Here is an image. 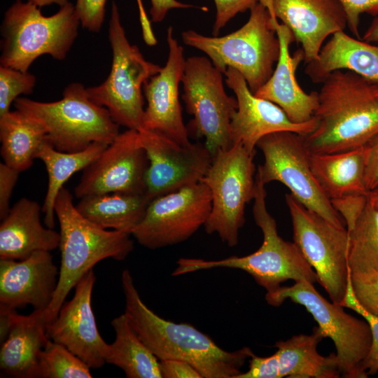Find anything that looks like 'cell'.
Returning <instances> with one entry per match:
<instances>
[{"label":"cell","mask_w":378,"mask_h":378,"mask_svg":"<svg viewBox=\"0 0 378 378\" xmlns=\"http://www.w3.org/2000/svg\"><path fill=\"white\" fill-rule=\"evenodd\" d=\"M125 314L144 344L159 359H178L191 364L202 378H236L254 354L250 347L234 351L223 349L193 326L166 320L141 300L130 272L121 274Z\"/></svg>","instance_id":"6da1fadb"},{"label":"cell","mask_w":378,"mask_h":378,"mask_svg":"<svg viewBox=\"0 0 378 378\" xmlns=\"http://www.w3.org/2000/svg\"><path fill=\"white\" fill-rule=\"evenodd\" d=\"M321 84L314 114L317 126L302 136L310 153L357 148L378 133V81L342 69Z\"/></svg>","instance_id":"7a4b0ae2"},{"label":"cell","mask_w":378,"mask_h":378,"mask_svg":"<svg viewBox=\"0 0 378 378\" xmlns=\"http://www.w3.org/2000/svg\"><path fill=\"white\" fill-rule=\"evenodd\" d=\"M55 212L60 229L61 265L52 300L43 311L46 324L57 316L69 293L96 264L109 258L122 260L134 249L130 233L104 229L87 219L64 187L56 198Z\"/></svg>","instance_id":"3957f363"},{"label":"cell","mask_w":378,"mask_h":378,"mask_svg":"<svg viewBox=\"0 0 378 378\" xmlns=\"http://www.w3.org/2000/svg\"><path fill=\"white\" fill-rule=\"evenodd\" d=\"M265 186L255 176L253 215L263 235L262 244L257 251L245 256L216 260L182 258L178 260L172 275L219 267L237 269L250 274L267 293L275 291L288 280L316 282V274L298 244L279 235L276 220L267 209Z\"/></svg>","instance_id":"277c9868"},{"label":"cell","mask_w":378,"mask_h":378,"mask_svg":"<svg viewBox=\"0 0 378 378\" xmlns=\"http://www.w3.org/2000/svg\"><path fill=\"white\" fill-rule=\"evenodd\" d=\"M79 18L70 1L45 16L40 7L16 0L6 10L1 26L0 64L28 71L38 57L66 58L77 36Z\"/></svg>","instance_id":"5b68a950"},{"label":"cell","mask_w":378,"mask_h":378,"mask_svg":"<svg viewBox=\"0 0 378 378\" xmlns=\"http://www.w3.org/2000/svg\"><path fill=\"white\" fill-rule=\"evenodd\" d=\"M240 29L223 36H207L193 30L182 32L183 43L206 54L223 74L227 68L238 71L254 94L271 77L280 53L272 16L258 2Z\"/></svg>","instance_id":"8992f818"},{"label":"cell","mask_w":378,"mask_h":378,"mask_svg":"<svg viewBox=\"0 0 378 378\" xmlns=\"http://www.w3.org/2000/svg\"><path fill=\"white\" fill-rule=\"evenodd\" d=\"M14 106L38 122L46 130L48 141L59 151L83 150L94 142L110 144L120 133L119 125L107 109L93 102L80 83L68 85L58 101L42 102L18 97Z\"/></svg>","instance_id":"52a82bcc"},{"label":"cell","mask_w":378,"mask_h":378,"mask_svg":"<svg viewBox=\"0 0 378 378\" xmlns=\"http://www.w3.org/2000/svg\"><path fill=\"white\" fill-rule=\"evenodd\" d=\"M108 40L112 50L110 73L100 85L86 88L87 94L106 108L119 126L138 130L144 113V84L162 67L146 60L138 47L130 43L115 0L108 22Z\"/></svg>","instance_id":"ba28073f"},{"label":"cell","mask_w":378,"mask_h":378,"mask_svg":"<svg viewBox=\"0 0 378 378\" xmlns=\"http://www.w3.org/2000/svg\"><path fill=\"white\" fill-rule=\"evenodd\" d=\"M241 143L220 149L201 181L209 188L211 209L204 227L207 234L216 233L228 246L239 241V230L245 223L246 205L254 198L255 176L253 158Z\"/></svg>","instance_id":"9c48e42d"},{"label":"cell","mask_w":378,"mask_h":378,"mask_svg":"<svg viewBox=\"0 0 378 378\" xmlns=\"http://www.w3.org/2000/svg\"><path fill=\"white\" fill-rule=\"evenodd\" d=\"M287 299L303 306L316 321L324 337L333 342L342 377H368L362 370V364L370 349L372 333L364 318H356L346 313L342 305L329 302L307 281L281 286L265 295L267 302L274 307Z\"/></svg>","instance_id":"30bf717a"},{"label":"cell","mask_w":378,"mask_h":378,"mask_svg":"<svg viewBox=\"0 0 378 378\" xmlns=\"http://www.w3.org/2000/svg\"><path fill=\"white\" fill-rule=\"evenodd\" d=\"M285 198L293 224V241L315 271L317 282L331 301L340 304L346 295L349 278L346 228L309 209L290 193Z\"/></svg>","instance_id":"8fae6325"},{"label":"cell","mask_w":378,"mask_h":378,"mask_svg":"<svg viewBox=\"0 0 378 378\" xmlns=\"http://www.w3.org/2000/svg\"><path fill=\"white\" fill-rule=\"evenodd\" d=\"M181 82L187 112L193 115L186 126L189 136L204 138L213 156L220 149L230 148V120L237 102L226 93L223 73L210 59L193 56L186 59Z\"/></svg>","instance_id":"7c38bea8"},{"label":"cell","mask_w":378,"mask_h":378,"mask_svg":"<svg viewBox=\"0 0 378 378\" xmlns=\"http://www.w3.org/2000/svg\"><path fill=\"white\" fill-rule=\"evenodd\" d=\"M264 162L255 176L263 184L279 181L309 209L332 223L344 227V221L317 183L310 166L311 153L302 136L289 131L269 134L258 141Z\"/></svg>","instance_id":"4fadbf2b"},{"label":"cell","mask_w":378,"mask_h":378,"mask_svg":"<svg viewBox=\"0 0 378 378\" xmlns=\"http://www.w3.org/2000/svg\"><path fill=\"white\" fill-rule=\"evenodd\" d=\"M211 209V197L202 181L155 198L132 233L149 249L183 242L204 227Z\"/></svg>","instance_id":"5bb4252c"},{"label":"cell","mask_w":378,"mask_h":378,"mask_svg":"<svg viewBox=\"0 0 378 378\" xmlns=\"http://www.w3.org/2000/svg\"><path fill=\"white\" fill-rule=\"evenodd\" d=\"M138 131L149 161L145 194L150 201L200 182L206 176L213 155L204 144L183 146L154 131Z\"/></svg>","instance_id":"9a60e30c"},{"label":"cell","mask_w":378,"mask_h":378,"mask_svg":"<svg viewBox=\"0 0 378 378\" xmlns=\"http://www.w3.org/2000/svg\"><path fill=\"white\" fill-rule=\"evenodd\" d=\"M148 165L139 131L127 129L83 170L74 195L80 199L111 192L145 193Z\"/></svg>","instance_id":"2e32d148"},{"label":"cell","mask_w":378,"mask_h":378,"mask_svg":"<svg viewBox=\"0 0 378 378\" xmlns=\"http://www.w3.org/2000/svg\"><path fill=\"white\" fill-rule=\"evenodd\" d=\"M167 41L169 55L165 66L143 86L147 106L141 128L154 131L181 145L188 146L191 141L183 122L178 97L186 59L183 47L174 38L172 27L167 29Z\"/></svg>","instance_id":"e0dca14e"},{"label":"cell","mask_w":378,"mask_h":378,"mask_svg":"<svg viewBox=\"0 0 378 378\" xmlns=\"http://www.w3.org/2000/svg\"><path fill=\"white\" fill-rule=\"evenodd\" d=\"M96 277L93 270L76 284L71 300L64 303L57 316L46 324L48 338L83 360L90 368L106 363L108 343L102 337L92 311V293Z\"/></svg>","instance_id":"ac0fdd59"},{"label":"cell","mask_w":378,"mask_h":378,"mask_svg":"<svg viewBox=\"0 0 378 378\" xmlns=\"http://www.w3.org/2000/svg\"><path fill=\"white\" fill-rule=\"evenodd\" d=\"M224 74L225 83L234 92L237 102L230 125L232 144L241 143L248 151L255 153L258 141L269 134L289 131L305 136L316 127L314 116L305 122H294L279 106L256 97L236 69L228 67Z\"/></svg>","instance_id":"d6986e66"},{"label":"cell","mask_w":378,"mask_h":378,"mask_svg":"<svg viewBox=\"0 0 378 378\" xmlns=\"http://www.w3.org/2000/svg\"><path fill=\"white\" fill-rule=\"evenodd\" d=\"M58 277L50 251H35L22 260L0 259V310L27 305L45 310L52 300Z\"/></svg>","instance_id":"ffe728a7"},{"label":"cell","mask_w":378,"mask_h":378,"mask_svg":"<svg viewBox=\"0 0 378 378\" xmlns=\"http://www.w3.org/2000/svg\"><path fill=\"white\" fill-rule=\"evenodd\" d=\"M293 32L307 64L315 60L324 41L347 27L339 0H259Z\"/></svg>","instance_id":"44dd1931"},{"label":"cell","mask_w":378,"mask_h":378,"mask_svg":"<svg viewBox=\"0 0 378 378\" xmlns=\"http://www.w3.org/2000/svg\"><path fill=\"white\" fill-rule=\"evenodd\" d=\"M271 15L279 41V57L271 77L254 94L279 106L293 122H305L314 117L318 106V92L307 93L299 85L296 71L304 60V52L300 48L290 55V46L295 41V36L288 27Z\"/></svg>","instance_id":"7402d4cb"},{"label":"cell","mask_w":378,"mask_h":378,"mask_svg":"<svg viewBox=\"0 0 378 378\" xmlns=\"http://www.w3.org/2000/svg\"><path fill=\"white\" fill-rule=\"evenodd\" d=\"M42 206L23 197L12 206L0 225V259L22 260L38 251L59 248L60 234L41 223Z\"/></svg>","instance_id":"603a6c76"},{"label":"cell","mask_w":378,"mask_h":378,"mask_svg":"<svg viewBox=\"0 0 378 378\" xmlns=\"http://www.w3.org/2000/svg\"><path fill=\"white\" fill-rule=\"evenodd\" d=\"M0 311L7 312L9 321L0 350L1 370L13 377L36 378L39 356L49 340L43 310L26 316L15 310Z\"/></svg>","instance_id":"cb8c5ba5"},{"label":"cell","mask_w":378,"mask_h":378,"mask_svg":"<svg viewBox=\"0 0 378 378\" xmlns=\"http://www.w3.org/2000/svg\"><path fill=\"white\" fill-rule=\"evenodd\" d=\"M348 70L378 81V46L351 37L344 31L331 36L317 58L307 64L305 73L314 83H322L336 70Z\"/></svg>","instance_id":"d4e9b609"},{"label":"cell","mask_w":378,"mask_h":378,"mask_svg":"<svg viewBox=\"0 0 378 378\" xmlns=\"http://www.w3.org/2000/svg\"><path fill=\"white\" fill-rule=\"evenodd\" d=\"M310 166L315 179L333 200L368 194L364 178L363 147L332 153H312Z\"/></svg>","instance_id":"484cf974"},{"label":"cell","mask_w":378,"mask_h":378,"mask_svg":"<svg viewBox=\"0 0 378 378\" xmlns=\"http://www.w3.org/2000/svg\"><path fill=\"white\" fill-rule=\"evenodd\" d=\"M325 338L318 327L310 335H294L275 344L279 378H337L341 376L335 354L323 356L317 351Z\"/></svg>","instance_id":"4316f807"},{"label":"cell","mask_w":378,"mask_h":378,"mask_svg":"<svg viewBox=\"0 0 378 378\" xmlns=\"http://www.w3.org/2000/svg\"><path fill=\"white\" fill-rule=\"evenodd\" d=\"M342 218L349 237V271L378 270V207L370 203L368 195L357 196Z\"/></svg>","instance_id":"83f0119b"},{"label":"cell","mask_w":378,"mask_h":378,"mask_svg":"<svg viewBox=\"0 0 378 378\" xmlns=\"http://www.w3.org/2000/svg\"><path fill=\"white\" fill-rule=\"evenodd\" d=\"M150 202L145 193L111 192L83 197L76 207L84 217L104 229L132 234Z\"/></svg>","instance_id":"f1b7e54d"},{"label":"cell","mask_w":378,"mask_h":378,"mask_svg":"<svg viewBox=\"0 0 378 378\" xmlns=\"http://www.w3.org/2000/svg\"><path fill=\"white\" fill-rule=\"evenodd\" d=\"M0 141L3 162L21 173L31 167L48 140L38 122L16 109L0 117Z\"/></svg>","instance_id":"f546056e"},{"label":"cell","mask_w":378,"mask_h":378,"mask_svg":"<svg viewBox=\"0 0 378 378\" xmlns=\"http://www.w3.org/2000/svg\"><path fill=\"white\" fill-rule=\"evenodd\" d=\"M108 145L94 142L83 150L73 153L59 151L48 141L41 146L36 158L43 162L48 175L47 192L42 205L46 227H55V204L63 185L74 174L88 166Z\"/></svg>","instance_id":"4dcf8cb0"},{"label":"cell","mask_w":378,"mask_h":378,"mask_svg":"<svg viewBox=\"0 0 378 378\" xmlns=\"http://www.w3.org/2000/svg\"><path fill=\"white\" fill-rule=\"evenodd\" d=\"M111 326L115 340L108 344L106 363L120 368L127 378H162L159 359L132 330L125 313Z\"/></svg>","instance_id":"1f68e13d"},{"label":"cell","mask_w":378,"mask_h":378,"mask_svg":"<svg viewBox=\"0 0 378 378\" xmlns=\"http://www.w3.org/2000/svg\"><path fill=\"white\" fill-rule=\"evenodd\" d=\"M90 368L63 345L48 340L41 351L36 378H91Z\"/></svg>","instance_id":"d6a6232c"},{"label":"cell","mask_w":378,"mask_h":378,"mask_svg":"<svg viewBox=\"0 0 378 378\" xmlns=\"http://www.w3.org/2000/svg\"><path fill=\"white\" fill-rule=\"evenodd\" d=\"M36 79L29 71L0 65V117L10 111V107L20 94L33 92Z\"/></svg>","instance_id":"836d02e7"},{"label":"cell","mask_w":378,"mask_h":378,"mask_svg":"<svg viewBox=\"0 0 378 378\" xmlns=\"http://www.w3.org/2000/svg\"><path fill=\"white\" fill-rule=\"evenodd\" d=\"M349 279L358 304L378 316V270L349 271Z\"/></svg>","instance_id":"e575fe53"},{"label":"cell","mask_w":378,"mask_h":378,"mask_svg":"<svg viewBox=\"0 0 378 378\" xmlns=\"http://www.w3.org/2000/svg\"><path fill=\"white\" fill-rule=\"evenodd\" d=\"M352 309L368 323L372 333V344L369 353L362 364L363 372L368 377L378 372V316L365 310L356 300L349 278L347 291L344 300L339 304Z\"/></svg>","instance_id":"d590c367"},{"label":"cell","mask_w":378,"mask_h":378,"mask_svg":"<svg viewBox=\"0 0 378 378\" xmlns=\"http://www.w3.org/2000/svg\"><path fill=\"white\" fill-rule=\"evenodd\" d=\"M106 0H76L75 10L82 27L99 32L104 22Z\"/></svg>","instance_id":"8d00e7d4"},{"label":"cell","mask_w":378,"mask_h":378,"mask_svg":"<svg viewBox=\"0 0 378 378\" xmlns=\"http://www.w3.org/2000/svg\"><path fill=\"white\" fill-rule=\"evenodd\" d=\"M258 2L259 0H214L216 13L213 34L216 36L237 14L250 10Z\"/></svg>","instance_id":"74e56055"},{"label":"cell","mask_w":378,"mask_h":378,"mask_svg":"<svg viewBox=\"0 0 378 378\" xmlns=\"http://www.w3.org/2000/svg\"><path fill=\"white\" fill-rule=\"evenodd\" d=\"M347 19V27L359 38L360 17L363 13L378 16V0H339Z\"/></svg>","instance_id":"f35d334b"},{"label":"cell","mask_w":378,"mask_h":378,"mask_svg":"<svg viewBox=\"0 0 378 378\" xmlns=\"http://www.w3.org/2000/svg\"><path fill=\"white\" fill-rule=\"evenodd\" d=\"M236 378H279V369L275 353L270 356L260 357L253 354L249 359L248 370Z\"/></svg>","instance_id":"ab89813d"},{"label":"cell","mask_w":378,"mask_h":378,"mask_svg":"<svg viewBox=\"0 0 378 378\" xmlns=\"http://www.w3.org/2000/svg\"><path fill=\"white\" fill-rule=\"evenodd\" d=\"M364 178L370 192L378 186V133L363 146Z\"/></svg>","instance_id":"60d3db41"},{"label":"cell","mask_w":378,"mask_h":378,"mask_svg":"<svg viewBox=\"0 0 378 378\" xmlns=\"http://www.w3.org/2000/svg\"><path fill=\"white\" fill-rule=\"evenodd\" d=\"M20 172L0 163V218L4 219L8 214L10 206V200L13 189L18 181Z\"/></svg>","instance_id":"b9f144b4"},{"label":"cell","mask_w":378,"mask_h":378,"mask_svg":"<svg viewBox=\"0 0 378 378\" xmlns=\"http://www.w3.org/2000/svg\"><path fill=\"white\" fill-rule=\"evenodd\" d=\"M160 369L162 378H202L191 364L182 360H161Z\"/></svg>","instance_id":"7bdbcfd3"},{"label":"cell","mask_w":378,"mask_h":378,"mask_svg":"<svg viewBox=\"0 0 378 378\" xmlns=\"http://www.w3.org/2000/svg\"><path fill=\"white\" fill-rule=\"evenodd\" d=\"M151 20L159 22L164 20L167 13L174 8H192V5L181 3L177 0H150Z\"/></svg>","instance_id":"ee69618b"},{"label":"cell","mask_w":378,"mask_h":378,"mask_svg":"<svg viewBox=\"0 0 378 378\" xmlns=\"http://www.w3.org/2000/svg\"><path fill=\"white\" fill-rule=\"evenodd\" d=\"M363 41L374 43H378V16L371 22L368 28L365 30Z\"/></svg>","instance_id":"f6af8a7d"},{"label":"cell","mask_w":378,"mask_h":378,"mask_svg":"<svg viewBox=\"0 0 378 378\" xmlns=\"http://www.w3.org/2000/svg\"><path fill=\"white\" fill-rule=\"evenodd\" d=\"M26 1L31 2L40 8L42 6H48L51 4H57L59 6H62L69 1V0H26Z\"/></svg>","instance_id":"bcb514c9"},{"label":"cell","mask_w":378,"mask_h":378,"mask_svg":"<svg viewBox=\"0 0 378 378\" xmlns=\"http://www.w3.org/2000/svg\"><path fill=\"white\" fill-rule=\"evenodd\" d=\"M368 198L372 204L378 207V186L368 192Z\"/></svg>","instance_id":"7dc6e473"}]
</instances>
